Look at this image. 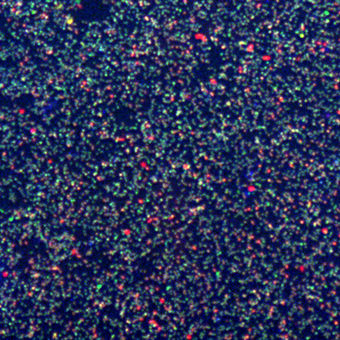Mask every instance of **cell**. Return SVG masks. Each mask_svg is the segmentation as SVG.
I'll list each match as a JSON object with an SVG mask.
<instances>
[{
  "instance_id": "6da1fadb",
  "label": "cell",
  "mask_w": 340,
  "mask_h": 340,
  "mask_svg": "<svg viewBox=\"0 0 340 340\" xmlns=\"http://www.w3.org/2000/svg\"><path fill=\"white\" fill-rule=\"evenodd\" d=\"M1 278H2V271H1V269H0V281H1Z\"/></svg>"
}]
</instances>
